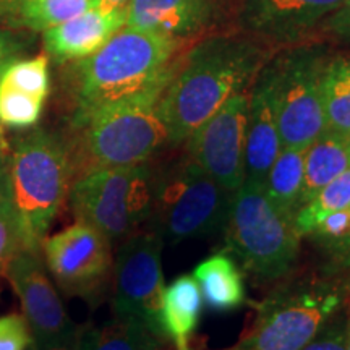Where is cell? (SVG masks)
I'll return each mask as SVG.
<instances>
[{
    "label": "cell",
    "instance_id": "obj_1",
    "mask_svg": "<svg viewBox=\"0 0 350 350\" xmlns=\"http://www.w3.org/2000/svg\"><path fill=\"white\" fill-rule=\"evenodd\" d=\"M180 46L182 39L125 26L93 55L70 62L64 81L73 129L107 107L163 94Z\"/></svg>",
    "mask_w": 350,
    "mask_h": 350
},
{
    "label": "cell",
    "instance_id": "obj_2",
    "mask_svg": "<svg viewBox=\"0 0 350 350\" xmlns=\"http://www.w3.org/2000/svg\"><path fill=\"white\" fill-rule=\"evenodd\" d=\"M266 62L268 51L242 36L209 38L178 57L157 103L169 131V146L185 143L227 99L253 85Z\"/></svg>",
    "mask_w": 350,
    "mask_h": 350
},
{
    "label": "cell",
    "instance_id": "obj_3",
    "mask_svg": "<svg viewBox=\"0 0 350 350\" xmlns=\"http://www.w3.org/2000/svg\"><path fill=\"white\" fill-rule=\"evenodd\" d=\"M73 180L68 142L52 131H29L2 152L0 196L20 232L23 250L41 253Z\"/></svg>",
    "mask_w": 350,
    "mask_h": 350
},
{
    "label": "cell",
    "instance_id": "obj_4",
    "mask_svg": "<svg viewBox=\"0 0 350 350\" xmlns=\"http://www.w3.org/2000/svg\"><path fill=\"white\" fill-rule=\"evenodd\" d=\"M349 294L339 269H295L258 304L255 321L234 350H301L345 308Z\"/></svg>",
    "mask_w": 350,
    "mask_h": 350
},
{
    "label": "cell",
    "instance_id": "obj_5",
    "mask_svg": "<svg viewBox=\"0 0 350 350\" xmlns=\"http://www.w3.org/2000/svg\"><path fill=\"white\" fill-rule=\"evenodd\" d=\"M159 96H146L91 116L68 142L75 178L99 167L150 163L164 146L169 131L159 112Z\"/></svg>",
    "mask_w": 350,
    "mask_h": 350
},
{
    "label": "cell",
    "instance_id": "obj_6",
    "mask_svg": "<svg viewBox=\"0 0 350 350\" xmlns=\"http://www.w3.org/2000/svg\"><path fill=\"white\" fill-rule=\"evenodd\" d=\"M230 200L232 193L185 152L154 165L152 209L146 226L169 245L211 237L224 230Z\"/></svg>",
    "mask_w": 350,
    "mask_h": 350
},
{
    "label": "cell",
    "instance_id": "obj_7",
    "mask_svg": "<svg viewBox=\"0 0 350 350\" xmlns=\"http://www.w3.org/2000/svg\"><path fill=\"white\" fill-rule=\"evenodd\" d=\"M226 253L261 282H279L297 269L300 235L262 185L245 180L232 195L224 230Z\"/></svg>",
    "mask_w": 350,
    "mask_h": 350
},
{
    "label": "cell",
    "instance_id": "obj_8",
    "mask_svg": "<svg viewBox=\"0 0 350 350\" xmlns=\"http://www.w3.org/2000/svg\"><path fill=\"white\" fill-rule=\"evenodd\" d=\"M154 165L99 167L75 178L68 204L75 221L94 227L113 247L148 224L152 209Z\"/></svg>",
    "mask_w": 350,
    "mask_h": 350
},
{
    "label": "cell",
    "instance_id": "obj_9",
    "mask_svg": "<svg viewBox=\"0 0 350 350\" xmlns=\"http://www.w3.org/2000/svg\"><path fill=\"white\" fill-rule=\"evenodd\" d=\"M327 57L319 47H295L265 64L282 148H306L326 130L321 78Z\"/></svg>",
    "mask_w": 350,
    "mask_h": 350
},
{
    "label": "cell",
    "instance_id": "obj_10",
    "mask_svg": "<svg viewBox=\"0 0 350 350\" xmlns=\"http://www.w3.org/2000/svg\"><path fill=\"white\" fill-rule=\"evenodd\" d=\"M163 247V239L156 232H135L117 245L111 279L112 314L142 319L157 334H161L159 308L165 288Z\"/></svg>",
    "mask_w": 350,
    "mask_h": 350
},
{
    "label": "cell",
    "instance_id": "obj_11",
    "mask_svg": "<svg viewBox=\"0 0 350 350\" xmlns=\"http://www.w3.org/2000/svg\"><path fill=\"white\" fill-rule=\"evenodd\" d=\"M113 245L85 222L46 237L41 253L52 281L62 294L98 300L111 288Z\"/></svg>",
    "mask_w": 350,
    "mask_h": 350
},
{
    "label": "cell",
    "instance_id": "obj_12",
    "mask_svg": "<svg viewBox=\"0 0 350 350\" xmlns=\"http://www.w3.org/2000/svg\"><path fill=\"white\" fill-rule=\"evenodd\" d=\"M7 279L18 297L31 332L33 350H51L77 344L80 326L70 318L59 288L52 281L41 253L21 250L5 266Z\"/></svg>",
    "mask_w": 350,
    "mask_h": 350
},
{
    "label": "cell",
    "instance_id": "obj_13",
    "mask_svg": "<svg viewBox=\"0 0 350 350\" xmlns=\"http://www.w3.org/2000/svg\"><path fill=\"white\" fill-rule=\"evenodd\" d=\"M248 94L237 93L185 139V152L219 187L234 195L245 182Z\"/></svg>",
    "mask_w": 350,
    "mask_h": 350
},
{
    "label": "cell",
    "instance_id": "obj_14",
    "mask_svg": "<svg viewBox=\"0 0 350 350\" xmlns=\"http://www.w3.org/2000/svg\"><path fill=\"white\" fill-rule=\"evenodd\" d=\"M344 0H243L245 28L273 41H295L321 25Z\"/></svg>",
    "mask_w": 350,
    "mask_h": 350
},
{
    "label": "cell",
    "instance_id": "obj_15",
    "mask_svg": "<svg viewBox=\"0 0 350 350\" xmlns=\"http://www.w3.org/2000/svg\"><path fill=\"white\" fill-rule=\"evenodd\" d=\"M224 10V0H130L129 28L185 39L209 28Z\"/></svg>",
    "mask_w": 350,
    "mask_h": 350
},
{
    "label": "cell",
    "instance_id": "obj_16",
    "mask_svg": "<svg viewBox=\"0 0 350 350\" xmlns=\"http://www.w3.org/2000/svg\"><path fill=\"white\" fill-rule=\"evenodd\" d=\"M126 25V7L103 10L88 8L65 23L44 31L47 55L59 64H70L93 55Z\"/></svg>",
    "mask_w": 350,
    "mask_h": 350
},
{
    "label": "cell",
    "instance_id": "obj_17",
    "mask_svg": "<svg viewBox=\"0 0 350 350\" xmlns=\"http://www.w3.org/2000/svg\"><path fill=\"white\" fill-rule=\"evenodd\" d=\"M282 150L278 117L265 68L260 70L248 96L245 180L262 185L271 165Z\"/></svg>",
    "mask_w": 350,
    "mask_h": 350
},
{
    "label": "cell",
    "instance_id": "obj_18",
    "mask_svg": "<svg viewBox=\"0 0 350 350\" xmlns=\"http://www.w3.org/2000/svg\"><path fill=\"white\" fill-rule=\"evenodd\" d=\"M203 295L193 274H182L165 286L159 308V329L175 350H190L200 323Z\"/></svg>",
    "mask_w": 350,
    "mask_h": 350
},
{
    "label": "cell",
    "instance_id": "obj_19",
    "mask_svg": "<svg viewBox=\"0 0 350 350\" xmlns=\"http://www.w3.org/2000/svg\"><path fill=\"white\" fill-rule=\"evenodd\" d=\"M203 304L214 312H232L247 304L242 271L229 253H214L193 269Z\"/></svg>",
    "mask_w": 350,
    "mask_h": 350
},
{
    "label": "cell",
    "instance_id": "obj_20",
    "mask_svg": "<svg viewBox=\"0 0 350 350\" xmlns=\"http://www.w3.org/2000/svg\"><path fill=\"white\" fill-rule=\"evenodd\" d=\"M77 350H164L165 339L142 319L112 314L99 326L80 327Z\"/></svg>",
    "mask_w": 350,
    "mask_h": 350
},
{
    "label": "cell",
    "instance_id": "obj_21",
    "mask_svg": "<svg viewBox=\"0 0 350 350\" xmlns=\"http://www.w3.org/2000/svg\"><path fill=\"white\" fill-rule=\"evenodd\" d=\"M347 169H350V137L325 130L305 150L301 206Z\"/></svg>",
    "mask_w": 350,
    "mask_h": 350
},
{
    "label": "cell",
    "instance_id": "obj_22",
    "mask_svg": "<svg viewBox=\"0 0 350 350\" xmlns=\"http://www.w3.org/2000/svg\"><path fill=\"white\" fill-rule=\"evenodd\" d=\"M305 175V150L282 148L271 165L262 190L284 216L294 219L301 206Z\"/></svg>",
    "mask_w": 350,
    "mask_h": 350
},
{
    "label": "cell",
    "instance_id": "obj_23",
    "mask_svg": "<svg viewBox=\"0 0 350 350\" xmlns=\"http://www.w3.org/2000/svg\"><path fill=\"white\" fill-rule=\"evenodd\" d=\"M93 7V0H21L0 12V21L10 28L47 31Z\"/></svg>",
    "mask_w": 350,
    "mask_h": 350
},
{
    "label": "cell",
    "instance_id": "obj_24",
    "mask_svg": "<svg viewBox=\"0 0 350 350\" xmlns=\"http://www.w3.org/2000/svg\"><path fill=\"white\" fill-rule=\"evenodd\" d=\"M326 130L350 137V59L327 60L321 78Z\"/></svg>",
    "mask_w": 350,
    "mask_h": 350
},
{
    "label": "cell",
    "instance_id": "obj_25",
    "mask_svg": "<svg viewBox=\"0 0 350 350\" xmlns=\"http://www.w3.org/2000/svg\"><path fill=\"white\" fill-rule=\"evenodd\" d=\"M350 206V169L336 177L334 180L323 187L312 200L306 201L295 213L292 224L300 239L308 237L314 227L326 216L349 209Z\"/></svg>",
    "mask_w": 350,
    "mask_h": 350
},
{
    "label": "cell",
    "instance_id": "obj_26",
    "mask_svg": "<svg viewBox=\"0 0 350 350\" xmlns=\"http://www.w3.org/2000/svg\"><path fill=\"white\" fill-rule=\"evenodd\" d=\"M0 83L34 98L46 100L51 91L49 55L42 54L33 59H18L7 67Z\"/></svg>",
    "mask_w": 350,
    "mask_h": 350
},
{
    "label": "cell",
    "instance_id": "obj_27",
    "mask_svg": "<svg viewBox=\"0 0 350 350\" xmlns=\"http://www.w3.org/2000/svg\"><path fill=\"white\" fill-rule=\"evenodd\" d=\"M46 100L0 83V124L8 129H31L42 116Z\"/></svg>",
    "mask_w": 350,
    "mask_h": 350
},
{
    "label": "cell",
    "instance_id": "obj_28",
    "mask_svg": "<svg viewBox=\"0 0 350 350\" xmlns=\"http://www.w3.org/2000/svg\"><path fill=\"white\" fill-rule=\"evenodd\" d=\"M301 350H347V310H340Z\"/></svg>",
    "mask_w": 350,
    "mask_h": 350
},
{
    "label": "cell",
    "instance_id": "obj_29",
    "mask_svg": "<svg viewBox=\"0 0 350 350\" xmlns=\"http://www.w3.org/2000/svg\"><path fill=\"white\" fill-rule=\"evenodd\" d=\"M31 342V332L23 314L0 317V350H26Z\"/></svg>",
    "mask_w": 350,
    "mask_h": 350
},
{
    "label": "cell",
    "instance_id": "obj_30",
    "mask_svg": "<svg viewBox=\"0 0 350 350\" xmlns=\"http://www.w3.org/2000/svg\"><path fill=\"white\" fill-rule=\"evenodd\" d=\"M23 250L20 232L16 229L5 201L0 196V269H5L8 261Z\"/></svg>",
    "mask_w": 350,
    "mask_h": 350
},
{
    "label": "cell",
    "instance_id": "obj_31",
    "mask_svg": "<svg viewBox=\"0 0 350 350\" xmlns=\"http://www.w3.org/2000/svg\"><path fill=\"white\" fill-rule=\"evenodd\" d=\"M349 230L350 211L349 209H342V211H336L323 219L306 239H312L323 247V245L331 243L334 242V240H338L339 237H342L345 232Z\"/></svg>",
    "mask_w": 350,
    "mask_h": 350
},
{
    "label": "cell",
    "instance_id": "obj_32",
    "mask_svg": "<svg viewBox=\"0 0 350 350\" xmlns=\"http://www.w3.org/2000/svg\"><path fill=\"white\" fill-rule=\"evenodd\" d=\"M321 28L327 36L350 44V0H344L338 10L323 20Z\"/></svg>",
    "mask_w": 350,
    "mask_h": 350
},
{
    "label": "cell",
    "instance_id": "obj_33",
    "mask_svg": "<svg viewBox=\"0 0 350 350\" xmlns=\"http://www.w3.org/2000/svg\"><path fill=\"white\" fill-rule=\"evenodd\" d=\"M26 49V41L20 34L0 29V77L10 64L18 60Z\"/></svg>",
    "mask_w": 350,
    "mask_h": 350
},
{
    "label": "cell",
    "instance_id": "obj_34",
    "mask_svg": "<svg viewBox=\"0 0 350 350\" xmlns=\"http://www.w3.org/2000/svg\"><path fill=\"white\" fill-rule=\"evenodd\" d=\"M321 248L329 256L332 268L339 271L350 269V230L334 242L323 245Z\"/></svg>",
    "mask_w": 350,
    "mask_h": 350
},
{
    "label": "cell",
    "instance_id": "obj_35",
    "mask_svg": "<svg viewBox=\"0 0 350 350\" xmlns=\"http://www.w3.org/2000/svg\"><path fill=\"white\" fill-rule=\"evenodd\" d=\"M130 0H93L94 8H103V10H113V8H125Z\"/></svg>",
    "mask_w": 350,
    "mask_h": 350
},
{
    "label": "cell",
    "instance_id": "obj_36",
    "mask_svg": "<svg viewBox=\"0 0 350 350\" xmlns=\"http://www.w3.org/2000/svg\"><path fill=\"white\" fill-rule=\"evenodd\" d=\"M21 2V0H0V12H3L5 8L15 5V3Z\"/></svg>",
    "mask_w": 350,
    "mask_h": 350
},
{
    "label": "cell",
    "instance_id": "obj_37",
    "mask_svg": "<svg viewBox=\"0 0 350 350\" xmlns=\"http://www.w3.org/2000/svg\"><path fill=\"white\" fill-rule=\"evenodd\" d=\"M7 150V143H5V138H3V129H2V124H0V156H2V152Z\"/></svg>",
    "mask_w": 350,
    "mask_h": 350
},
{
    "label": "cell",
    "instance_id": "obj_38",
    "mask_svg": "<svg viewBox=\"0 0 350 350\" xmlns=\"http://www.w3.org/2000/svg\"><path fill=\"white\" fill-rule=\"evenodd\" d=\"M347 350H350V301L347 308Z\"/></svg>",
    "mask_w": 350,
    "mask_h": 350
},
{
    "label": "cell",
    "instance_id": "obj_39",
    "mask_svg": "<svg viewBox=\"0 0 350 350\" xmlns=\"http://www.w3.org/2000/svg\"><path fill=\"white\" fill-rule=\"evenodd\" d=\"M51 350H77V345H64V347H55V349H51Z\"/></svg>",
    "mask_w": 350,
    "mask_h": 350
},
{
    "label": "cell",
    "instance_id": "obj_40",
    "mask_svg": "<svg viewBox=\"0 0 350 350\" xmlns=\"http://www.w3.org/2000/svg\"><path fill=\"white\" fill-rule=\"evenodd\" d=\"M226 350H234V349H226Z\"/></svg>",
    "mask_w": 350,
    "mask_h": 350
},
{
    "label": "cell",
    "instance_id": "obj_41",
    "mask_svg": "<svg viewBox=\"0 0 350 350\" xmlns=\"http://www.w3.org/2000/svg\"><path fill=\"white\" fill-rule=\"evenodd\" d=\"M349 211H350V206H349Z\"/></svg>",
    "mask_w": 350,
    "mask_h": 350
}]
</instances>
